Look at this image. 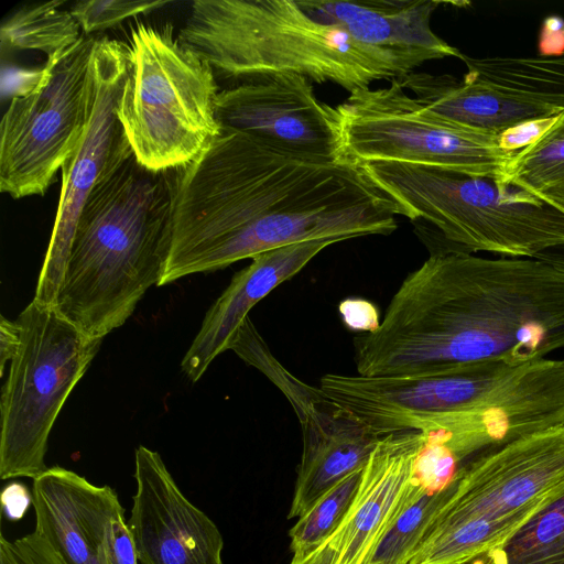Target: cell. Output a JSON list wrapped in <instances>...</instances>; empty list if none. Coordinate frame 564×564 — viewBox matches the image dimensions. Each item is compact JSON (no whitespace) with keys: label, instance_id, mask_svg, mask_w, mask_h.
I'll return each mask as SVG.
<instances>
[{"label":"cell","instance_id":"cell-1","mask_svg":"<svg viewBox=\"0 0 564 564\" xmlns=\"http://www.w3.org/2000/svg\"><path fill=\"white\" fill-rule=\"evenodd\" d=\"M173 230L159 286L317 239L390 235L394 203L360 165L288 154L221 131L173 170Z\"/></svg>","mask_w":564,"mask_h":564},{"label":"cell","instance_id":"cell-2","mask_svg":"<svg viewBox=\"0 0 564 564\" xmlns=\"http://www.w3.org/2000/svg\"><path fill=\"white\" fill-rule=\"evenodd\" d=\"M364 377L518 367L564 348V272L536 258L432 250L379 327L355 337Z\"/></svg>","mask_w":564,"mask_h":564},{"label":"cell","instance_id":"cell-3","mask_svg":"<svg viewBox=\"0 0 564 564\" xmlns=\"http://www.w3.org/2000/svg\"><path fill=\"white\" fill-rule=\"evenodd\" d=\"M172 230L171 171H151L131 155L82 209L55 308L91 337L122 326L159 286Z\"/></svg>","mask_w":564,"mask_h":564},{"label":"cell","instance_id":"cell-4","mask_svg":"<svg viewBox=\"0 0 564 564\" xmlns=\"http://www.w3.org/2000/svg\"><path fill=\"white\" fill-rule=\"evenodd\" d=\"M177 37L215 75L240 83L292 73L354 93L409 74L295 0H196Z\"/></svg>","mask_w":564,"mask_h":564},{"label":"cell","instance_id":"cell-5","mask_svg":"<svg viewBox=\"0 0 564 564\" xmlns=\"http://www.w3.org/2000/svg\"><path fill=\"white\" fill-rule=\"evenodd\" d=\"M562 494L564 426L516 440L458 470L408 564L496 554Z\"/></svg>","mask_w":564,"mask_h":564},{"label":"cell","instance_id":"cell-6","mask_svg":"<svg viewBox=\"0 0 564 564\" xmlns=\"http://www.w3.org/2000/svg\"><path fill=\"white\" fill-rule=\"evenodd\" d=\"M360 166L398 215L433 228L441 241L433 250L535 258L564 245V213L519 188L420 164Z\"/></svg>","mask_w":564,"mask_h":564},{"label":"cell","instance_id":"cell-7","mask_svg":"<svg viewBox=\"0 0 564 564\" xmlns=\"http://www.w3.org/2000/svg\"><path fill=\"white\" fill-rule=\"evenodd\" d=\"M218 93L210 65L170 25L139 22L131 30L117 116L142 166L166 172L198 158L221 132Z\"/></svg>","mask_w":564,"mask_h":564},{"label":"cell","instance_id":"cell-8","mask_svg":"<svg viewBox=\"0 0 564 564\" xmlns=\"http://www.w3.org/2000/svg\"><path fill=\"white\" fill-rule=\"evenodd\" d=\"M21 344L0 397V478H36L54 423L104 338L91 337L55 306L34 300L17 319Z\"/></svg>","mask_w":564,"mask_h":564},{"label":"cell","instance_id":"cell-9","mask_svg":"<svg viewBox=\"0 0 564 564\" xmlns=\"http://www.w3.org/2000/svg\"><path fill=\"white\" fill-rule=\"evenodd\" d=\"M340 162H402L498 181L516 154L497 135L469 129L430 110L394 78L362 88L336 106Z\"/></svg>","mask_w":564,"mask_h":564},{"label":"cell","instance_id":"cell-10","mask_svg":"<svg viewBox=\"0 0 564 564\" xmlns=\"http://www.w3.org/2000/svg\"><path fill=\"white\" fill-rule=\"evenodd\" d=\"M95 37L84 36L46 61L33 84L13 96L0 128V189L14 199L44 195L80 141L89 107Z\"/></svg>","mask_w":564,"mask_h":564},{"label":"cell","instance_id":"cell-11","mask_svg":"<svg viewBox=\"0 0 564 564\" xmlns=\"http://www.w3.org/2000/svg\"><path fill=\"white\" fill-rule=\"evenodd\" d=\"M128 73V44L95 40L89 65V107L84 134L62 166L57 213L33 300L54 306L82 209L97 184L133 155L117 116Z\"/></svg>","mask_w":564,"mask_h":564},{"label":"cell","instance_id":"cell-12","mask_svg":"<svg viewBox=\"0 0 564 564\" xmlns=\"http://www.w3.org/2000/svg\"><path fill=\"white\" fill-rule=\"evenodd\" d=\"M516 368L491 364L411 377L330 373L321 378L319 390L380 435L423 432L444 417L478 404Z\"/></svg>","mask_w":564,"mask_h":564},{"label":"cell","instance_id":"cell-13","mask_svg":"<svg viewBox=\"0 0 564 564\" xmlns=\"http://www.w3.org/2000/svg\"><path fill=\"white\" fill-rule=\"evenodd\" d=\"M215 108L221 131L245 133L303 159L340 162L336 107L321 101L305 76L274 74L239 83L218 93Z\"/></svg>","mask_w":564,"mask_h":564},{"label":"cell","instance_id":"cell-14","mask_svg":"<svg viewBox=\"0 0 564 564\" xmlns=\"http://www.w3.org/2000/svg\"><path fill=\"white\" fill-rule=\"evenodd\" d=\"M134 479L128 527L139 564H223L218 527L185 497L158 452L135 449Z\"/></svg>","mask_w":564,"mask_h":564},{"label":"cell","instance_id":"cell-15","mask_svg":"<svg viewBox=\"0 0 564 564\" xmlns=\"http://www.w3.org/2000/svg\"><path fill=\"white\" fill-rule=\"evenodd\" d=\"M35 532L65 564H110L108 530L124 517L111 487L97 486L61 466L33 479Z\"/></svg>","mask_w":564,"mask_h":564},{"label":"cell","instance_id":"cell-16","mask_svg":"<svg viewBox=\"0 0 564 564\" xmlns=\"http://www.w3.org/2000/svg\"><path fill=\"white\" fill-rule=\"evenodd\" d=\"M311 15L344 30L356 43L383 52L408 73L423 63L445 57L462 58L431 29L440 0H301Z\"/></svg>","mask_w":564,"mask_h":564},{"label":"cell","instance_id":"cell-17","mask_svg":"<svg viewBox=\"0 0 564 564\" xmlns=\"http://www.w3.org/2000/svg\"><path fill=\"white\" fill-rule=\"evenodd\" d=\"M424 442L420 431L383 435L364 466L361 479L344 521L329 539L333 564H369L398 510Z\"/></svg>","mask_w":564,"mask_h":564},{"label":"cell","instance_id":"cell-18","mask_svg":"<svg viewBox=\"0 0 564 564\" xmlns=\"http://www.w3.org/2000/svg\"><path fill=\"white\" fill-rule=\"evenodd\" d=\"M339 242L317 239L276 248L251 259L206 312L202 326L185 352L181 368L198 381L213 360L230 349L232 339L250 310L273 289L300 272L317 253Z\"/></svg>","mask_w":564,"mask_h":564},{"label":"cell","instance_id":"cell-19","mask_svg":"<svg viewBox=\"0 0 564 564\" xmlns=\"http://www.w3.org/2000/svg\"><path fill=\"white\" fill-rule=\"evenodd\" d=\"M300 423L303 449L289 519L300 518L329 488L362 468L383 436L325 395Z\"/></svg>","mask_w":564,"mask_h":564},{"label":"cell","instance_id":"cell-20","mask_svg":"<svg viewBox=\"0 0 564 564\" xmlns=\"http://www.w3.org/2000/svg\"><path fill=\"white\" fill-rule=\"evenodd\" d=\"M423 106L463 127L498 135L523 121L564 109L501 91L486 84L458 82L448 74L412 72L395 78Z\"/></svg>","mask_w":564,"mask_h":564},{"label":"cell","instance_id":"cell-21","mask_svg":"<svg viewBox=\"0 0 564 564\" xmlns=\"http://www.w3.org/2000/svg\"><path fill=\"white\" fill-rule=\"evenodd\" d=\"M495 182L501 188H519L564 213V111L542 137L516 152Z\"/></svg>","mask_w":564,"mask_h":564},{"label":"cell","instance_id":"cell-22","mask_svg":"<svg viewBox=\"0 0 564 564\" xmlns=\"http://www.w3.org/2000/svg\"><path fill=\"white\" fill-rule=\"evenodd\" d=\"M65 1L35 2L22 6L6 17L0 28L1 51H39L46 61L73 47L82 29Z\"/></svg>","mask_w":564,"mask_h":564},{"label":"cell","instance_id":"cell-23","mask_svg":"<svg viewBox=\"0 0 564 564\" xmlns=\"http://www.w3.org/2000/svg\"><path fill=\"white\" fill-rule=\"evenodd\" d=\"M448 492L449 485L432 492L412 476L369 564H408Z\"/></svg>","mask_w":564,"mask_h":564},{"label":"cell","instance_id":"cell-24","mask_svg":"<svg viewBox=\"0 0 564 564\" xmlns=\"http://www.w3.org/2000/svg\"><path fill=\"white\" fill-rule=\"evenodd\" d=\"M362 469L347 475L297 518L289 532L293 560L308 556L337 531L355 499Z\"/></svg>","mask_w":564,"mask_h":564},{"label":"cell","instance_id":"cell-25","mask_svg":"<svg viewBox=\"0 0 564 564\" xmlns=\"http://www.w3.org/2000/svg\"><path fill=\"white\" fill-rule=\"evenodd\" d=\"M491 555L498 564H564V494Z\"/></svg>","mask_w":564,"mask_h":564},{"label":"cell","instance_id":"cell-26","mask_svg":"<svg viewBox=\"0 0 564 564\" xmlns=\"http://www.w3.org/2000/svg\"><path fill=\"white\" fill-rule=\"evenodd\" d=\"M230 349L241 359L261 370L285 394L299 420L324 398L319 388H313L292 376L273 357L249 316L236 333Z\"/></svg>","mask_w":564,"mask_h":564},{"label":"cell","instance_id":"cell-27","mask_svg":"<svg viewBox=\"0 0 564 564\" xmlns=\"http://www.w3.org/2000/svg\"><path fill=\"white\" fill-rule=\"evenodd\" d=\"M169 1H127V0H82L74 2L69 11L78 22L83 33L101 32L124 20L155 11Z\"/></svg>","mask_w":564,"mask_h":564},{"label":"cell","instance_id":"cell-28","mask_svg":"<svg viewBox=\"0 0 564 564\" xmlns=\"http://www.w3.org/2000/svg\"><path fill=\"white\" fill-rule=\"evenodd\" d=\"M0 564H65L35 532L10 541L0 534Z\"/></svg>","mask_w":564,"mask_h":564},{"label":"cell","instance_id":"cell-29","mask_svg":"<svg viewBox=\"0 0 564 564\" xmlns=\"http://www.w3.org/2000/svg\"><path fill=\"white\" fill-rule=\"evenodd\" d=\"M560 115L532 119L513 126L497 135L500 149L507 152H518L542 137L560 118Z\"/></svg>","mask_w":564,"mask_h":564},{"label":"cell","instance_id":"cell-30","mask_svg":"<svg viewBox=\"0 0 564 564\" xmlns=\"http://www.w3.org/2000/svg\"><path fill=\"white\" fill-rule=\"evenodd\" d=\"M344 324L351 330L362 334L376 330L379 325V312L376 305L361 299H347L338 306Z\"/></svg>","mask_w":564,"mask_h":564},{"label":"cell","instance_id":"cell-31","mask_svg":"<svg viewBox=\"0 0 564 564\" xmlns=\"http://www.w3.org/2000/svg\"><path fill=\"white\" fill-rule=\"evenodd\" d=\"M110 564H139L132 536L124 517L111 521L108 530Z\"/></svg>","mask_w":564,"mask_h":564},{"label":"cell","instance_id":"cell-32","mask_svg":"<svg viewBox=\"0 0 564 564\" xmlns=\"http://www.w3.org/2000/svg\"><path fill=\"white\" fill-rule=\"evenodd\" d=\"M32 505V492L19 482L6 486L1 494L2 512L10 521H19L23 518Z\"/></svg>","mask_w":564,"mask_h":564},{"label":"cell","instance_id":"cell-33","mask_svg":"<svg viewBox=\"0 0 564 564\" xmlns=\"http://www.w3.org/2000/svg\"><path fill=\"white\" fill-rule=\"evenodd\" d=\"M541 57H557L564 53V20L549 17L544 20L539 40Z\"/></svg>","mask_w":564,"mask_h":564},{"label":"cell","instance_id":"cell-34","mask_svg":"<svg viewBox=\"0 0 564 564\" xmlns=\"http://www.w3.org/2000/svg\"><path fill=\"white\" fill-rule=\"evenodd\" d=\"M21 344V327L18 321L0 318V376L4 375L6 364L11 361Z\"/></svg>","mask_w":564,"mask_h":564},{"label":"cell","instance_id":"cell-35","mask_svg":"<svg viewBox=\"0 0 564 564\" xmlns=\"http://www.w3.org/2000/svg\"><path fill=\"white\" fill-rule=\"evenodd\" d=\"M335 551L329 544V540L322 544L308 556L301 560H293L290 564H333Z\"/></svg>","mask_w":564,"mask_h":564},{"label":"cell","instance_id":"cell-36","mask_svg":"<svg viewBox=\"0 0 564 564\" xmlns=\"http://www.w3.org/2000/svg\"><path fill=\"white\" fill-rule=\"evenodd\" d=\"M535 258L545 261L564 272V245L547 249L539 253Z\"/></svg>","mask_w":564,"mask_h":564},{"label":"cell","instance_id":"cell-37","mask_svg":"<svg viewBox=\"0 0 564 564\" xmlns=\"http://www.w3.org/2000/svg\"><path fill=\"white\" fill-rule=\"evenodd\" d=\"M464 564H498L492 555L476 558Z\"/></svg>","mask_w":564,"mask_h":564}]
</instances>
